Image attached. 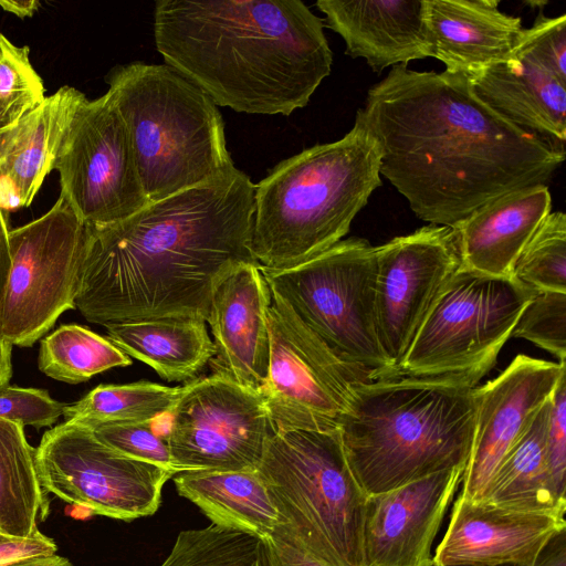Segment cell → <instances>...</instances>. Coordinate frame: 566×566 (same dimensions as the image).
Returning a JSON list of instances; mask_svg holds the SVG:
<instances>
[{
    "label": "cell",
    "instance_id": "6da1fadb",
    "mask_svg": "<svg viewBox=\"0 0 566 566\" xmlns=\"http://www.w3.org/2000/svg\"><path fill=\"white\" fill-rule=\"evenodd\" d=\"M381 151L380 176L429 224L454 227L507 192L546 185L565 148L517 128L464 75L392 66L356 113Z\"/></svg>",
    "mask_w": 566,
    "mask_h": 566
},
{
    "label": "cell",
    "instance_id": "7a4b0ae2",
    "mask_svg": "<svg viewBox=\"0 0 566 566\" xmlns=\"http://www.w3.org/2000/svg\"><path fill=\"white\" fill-rule=\"evenodd\" d=\"M255 184L235 168L147 203L128 218L86 224L75 308L95 324L159 317L207 322L217 282L252 252Z\"/></svg>",
    "mask_w": 566,
    "mask_h": 566
},
{
    "label": "cell",
    "instance_id": "3957f363",
    "mask_svg": "<svg viewBox=\"0 0 566 566\" xmlns=\"http://www.w3.org/2000/svg\"><path fill=\"white\" fill-rule=\"evenodd\" d=\"M154 40L217 106L253 115L305 107L333 63L323 20L301 0H157Z\"/></svg>",
    "mask_w": 566,
    "mask_h": 566
},
{
    "label": "cell",
    "instance_id": "277c9868",
    "mask_svg": "<svg viewBox=\"0 0 566 566\" xmlns=\"http://www.w3.org/2000/svg\"><path fill=\"white\" fill-rule=\"evenodd\" d=\"M474 388L407 376L358 382L339 432L364 492L380 494L467 464Z\"/></svg>",
    "mask_w": 566,
    "mask_h": 566
},
{
    "label": "cell",
    "instance_id": "5b68a950",
    "mask_svg": "<svg viewBox=\"0 0 566 566\" xmlns=\"http://www.w3.org/2000/svg\"><path fill=\"white\" fill-rule=\"evenodd\" d=\"M381 151L363 122L340 139L279 163L255 185L252 252L260 266L282 270L329 249L381 186Z\"/></svg>",
    "mask_w": 566,
    "mask_h": 566
},
{
    "label": "cell",
    "instance_id": "8992f818",
    "mask_svg": "<svg viewBox=\"0 0 566 566\" xmlns=\"http://www.w3.org/2000/svg\"><path fill=\"white\" fill-rule=\"evenodd\" d=\"M107 83L149 202L208 182L234 167L218 106L171 66L118 65Z\"/></svg>",
    "mask_w": 566,
    "mask_h": 566
},
{
    "label": "cell",
    "instance_id": "52a82bcc",
    "mask_svg": "<svg viewBox=\"0 0 566 566\" xmlns=\"http://www.w3.org/2000/svg\"><path fill=\"white\" fill-rule=\"evenodd\" d=\"M258 471L280 514L275 532L332 566H365L368 495L350 469L339 430L274 431Z\"/></svg>",
    "mask_w": 566,
    "mask_h": 566
},
{
    "label": "cell",
    "instance_id": "ba28073f",
    "mask_svg": "<svg viewBox=\"0 0 566 566\" xmlns=\"http://www.w3.org/2000/svg\"><path fill=\"white\" fill-rule=\"evenodd\" d=\"M260 268L271 293L339 360L366 380L396 377L377 333L376 247L352 237L297 265Z\"/></svg>",
    "mask_w": 566,
    "mask_h": 566
},
{
    "label": "cell",
    "instance_id": "9c48e42d",
    "mask_svg": "<svg viewBox=\"0 0 566 566\" xmlns=\"http://www.w3.org/2000/svg\"><path fill=\"white\" fill-rule=\"evenodd\" d=\"M536 293L514 276L493 277L460 266L429 311L398 376L476 387Z\"/></svg>",
    "mask_w": 566,
    "mask_h": 566
},
{
    "label": "cell",
    "instance_id": "30bf717a",
    "mask_svg": "<svg viewBox=\"0 0 566 566\" xmlns=\"http://www.w3.org/2000/svg\"><path fill=\"white\" fill-rule=\"evenodd\" d=\"M86 243L84 223L60 196L41 217L9 231L11 268L0 302V337L31 347L75 308Z\"/></svg>",
    "mask_w": 566,
    "mask_h": 566
},
{
    "label": "cell",
    "instance_id": "8fae6325",
    "mask_svg": "<svg viewBox=\"0 0 566 566\" xmlns=\"http://www.w3.org/2000/svg\"><path fill=\"white\" fill-rule=\"evenodd\" d=\"M271 296L269 368L259 394L273 432L339 430L355 386L368 380L339 360L282 298Z\"/></svg>",
    "mask_w": 566,
    "mask_h": 566
},
{
    "label": "cell",
    "instance_id": "7c38bea8",
    "mask_svg": "<svg viewBox=\"0 0 566 566\" xmlns=\"http://www.w3.org/2000/svg\"><path fill=\"white\" fill-rule=\"evenodd\" d=\"M35 463L48 494L122 521L155 514L165 483L176 475L109 448L85 426L65 421L44 432Z\"/></svg>",
    "mask_w": 566,
    "mask_h": 566
},
{
    "label": "cell",
    "instance_id": "4fadbf2b",
    "mask_svg": "<svg viewBox=\"0 0 566 566\" xmlns=\"http://www.w3.org/2000/svg\"><path fill=\"white\" fill-rule=\"evenodd\" d=\"M53 169L60 196L86 224H111L149 203L127 128L107 92L82 102Z\"/></svg>",
    "mask_w": 566,
    "mask_h": 566
},
{
    "label": "cell",
    "instance_id": "5bb4252c",
    "mask_svg": "<svg viewBox=\"0 0 566 566\" xmlns=\"http://www.w3.org/2000/svg\"><path fill=\"white\" fill-rule=\"evenodd\" d=\"M165 438L181 471L256 470L273 429L258 391L221 371L182 386Z\"/></svg>",
    "mask_w": 566,
    "mask_h": 566
},
{
    "label": "cell",
    "instance_id": "9a60e30c",
    "mask_svg": "<svg viewBox=\"0 0 566 566\" xmlns=\"http://www.w3.org/2000/svg\"><path fill=\"white\" fill-rule=\"evenodd\" d=\"M375 310L381 350L398 376L419 328L461 266L452 227L428 224L376 247Z\"/></svg>",
    "mask_w": 566,
    "mask_h": 566
},
{
    "label": "cell",
    "instance_id": "2e32d148",
    "mask_svg": "<svg viewBox=\"0 0 566 566\" xmlns=\"http://www.w3.org/2000/svg\"><path fill=\"white\" fill-rule=\"evenodd\" d=\"M564 373L566 363L520 354L497 377L474 388V432L460 491L464 497H481Z\"/></svg>",
    "mask_w": 566,
    "mask_h": 566
},
{
    "label": "cell",
    "instance_id": "e0dca14e",
    "mask_svg": "<svg viewBox=\"0 0 566 566\" xmlns=\"http://www.w3.org/2000/svg\"><path fill=\"white\" fill-rule=\"evenodd\" d=\"M465 464L368 496L363 528L365 566H433L437 534Z\"/></svg>",
    "mask_w": 566,
    "mask_h": 566
},
{
    "label": "cell",
    "instance_id": "ac0fdd59",
    "mask_svg": "<svg viewBox=\"0 0 566 566\" xmlns=\"http://www.w3.org/2000/svg\"><path fill=\"white\" fill-rule=\"evenodd\" d=\"M565 515L504 509L457 495L433 566H535Z\"/></svg>",
    "mask_w": 566,
    "mask_h": 566
},
{
    "label": "cell",
    "instance_id": "d6986e66",
    "mask_svg": "<svg viewBox=\"0 0 566 566\" xmlns=\"http://www.w3.org/2000/svg\"><path fill=\"white\" fill-rule=\"evenodd\" d=\"M271 298L259 263H242L214 285L207 319L216 347V371L258 392L269 368Z\"/></svg>",
    "mask_w": 566,
    "mask_h": 566
},
{
    "label": "cell",
    "instance_id": "ffe728a7",
    "mask_svg": "<svg viewBox=\"0 0 566 566\" xmlns=\"http://www.w3.org/2000/svg\"><path fill=\"white\" fill-rule=\"evenodd\" d=\"M499 0H424L430 56L446 72L471 77L509 59L524 28L521 18L502 12Z\"/></svg>",
    "mask_w": 566,
    "mask_h": 566
},
{
    "label": "cell",
    "instance_id": "44dd1931",
    "mask_svg": "<svg viewBox=\"0 0 566 566\" xmlns=\"http://www.w3.org/2000/svg\"><path fill=\"white\" fill-rule=\"evenodd\" d=\"M326 25L374 72L430 56L424 0H318Z\"/></svg>",
    "mask_w": 566,
    "mask_h": 566
},
{
    "label": "cell",
    "instance_id": "7402d4cb",
    "mask_svg": "<svg viewBox=\"0 0 566 566\" xmlns=\"http://www.w3.org/2000/svg\"><path fill=\"white\" fill-rule=\"evenodd\" d=\"M86 96L62 86L24 114L0 138V209L11 211L33 201L54 167L71 122Z\"/></svg>",
    "mask_w": 566,
    "mask_h": 566
},
{
    "label": "cell",
    "instance_id": "603a6c76",
    "mask_svg": "<svg viewBox=\"0 0 566 566\" xmlns=\"http://www.w3.org/2000/svg\"><path fill=\"white\" fill-rule=\"evenodd\" d=\"M551 209L547 185L521 188L479 207L452 227L461 266L493 277H512L521 252Z\"/></svg>",
    "mask_w": 566,
    "mask_h": 566
},
{
    "label": "cell",
    "instance_id": "cb8c5ba5",
    "mask_svg": "<svg viewBox=\"0 0 566 566\" xmlns=\"http://www.w3.org/2000/svg\"><path fill=\"white\" fill-rule=\"evenodd\" d=\"M467 78L474 95L506 122L564 147L566 83L544 66L514 51Z\"/></svg>",
    "mask_w": 566,
    "mask_h": 566
},
{
    "label": "cell",
    "instance_id": "d4e9b609",
    "mask_svg": "<svg viewBox=\"0 0 566 566\" xmlns=\"http://www.w3.org/2000/svg\"><path fill=\"white\" fill-rule=\"evenodd\" d=\"M178 493L196 504L212 524L260 537L281 523L268 486L256 470H188L174 475Z\"/></svg>",
    "mask_w": 566,
    "mask_h": 566
},
{
    "label": "cell",
    "instance_id": "484cf974",
    "mask_svg": "<svg viewBox=\"0 0 566 566\" xmlns=\"http://www.w3.org/2000/svg\"><path fill=\"white\" fill-rule=\"evenodd\" d=\"M107 339L168 381H187L216 356L206 321L159 317L105 325Z\"/></svg>",
    "mask_w": 566,
    "mask_h": 566
},
{
    "label": "cell",
    "instance_id": "4316f807",
    "mask_svg": "<svg viewBox=\"0 0 566 566\" xmlns=\"http://www.w3.org/2000/svg\"><path fill=\"white\" fill-rule=\"evenodd\" d=\"M551 398L503 459L478 501L516 511L565 515L566 499L554 482L546 446Z\"/></svg>",
    "mask_w": 566,
    "mask_h": 566
},
{
    "label": "cell",
    "instance_id": "83f0119b",
    "mask_svg": "<svg viewBox=\"0 0 566 566\" xmlns=\"http://www.w3.org/2000/svg\"><path fill=\"white\" fill-rule=\"evenodd\" d=\"M48 513V493L40 483L35 449L27 441L24 426L0 419V532L30 537Z\"/></svg>",
    "mask_w": 566,
    "mask_h": 566
},
{
    "label": "cell",
    "instance_id": "f1b7e54d",
    "mask_svg": "<svg viewBox=\"0 0 566 566\" xmlns=\"http://www.w3.org/2000/svg\"><path fill=\"white\" fill-rule=\"evenodd\" d=\"M182 387H167L140 380L123 385H99L81 400L67 405L63 417L88 428L108 423L147 422L170 415Z\"/></svg>",
    "mask_w": 566,
    "mask_h": 566
},
{
    "label": "cell",
    "instance_id": "f546056e",
    "mask_svg": "<svg viewBox=\"0 0 566 566\" xmlns=\"http://www.w3.org/2000/svg\"><path fill=\"white\" fill-rule=\"evenodd\" d=\"M130 364V357L111 340L77 324L61 325L42 338L38 357L43 374L67 384Z\"/></svg>",
    "mask_w": 566,
    "mask_h": 566
},
{
    "label": "cell",
    "instance_id": "4dcf8cb0",
    "mask_svg": "<svg viewBox=\"0 0 566 566\" xmlns=\"http://www.w3.org/2000/svg\"><path fill=\"white\" fill-rule=\"evenodd\" d=\"M159 566H270L265 538L210 524L181 531Z\"/></svg>",
    "mask_w": 566,
    "mask_h": 566
},
{
    "label": "cell",
    "instance_id": "1f68e13d",
    "mask_svg": "<svg viewBox=\"0 0 566 566\" xmlns=\"http://www.w3.org/2000/svg\"><path fill=\"white\" fill-rule=\"evenodd\" d=\"M513 276L535 292L566 293V217L549 212L521 252Z\"/></svg>",
    "mask_w": 566,
    "mask_h": 566
},
{
    "label": "cell",
    "instance_id": "d6a6232c",
    "mask_svg": "<svg viewBox=\"0 0 566 566\" xmlns=\"http://www.w3.org/2000/svg\"><path fill=\"white\" fill-rule=\"evenodd\" d=\"M29 53V46H17L0 33V104L17 122L45 98Z\"/></svg>",
    "mask_w": 566,
    "mask_h": 566
},
{
    "label": "cell",
    "instance_id": "836d02e7",
    "mask_svg": "<svg viewBox=\"0 0 566 566\" xmlns=\"http://www.w3.org/2000/svg\"><path fill=\"white\" fill-rule=\"evenodd\" d=\"M566 363V293L538 292L522 311L512 332Z\"/></svg>",
    "mask_w": 566,
    "mask_h": 566
},
{
    "label": "cell",
    "instance_id": "e575fe53",
    "mask_svg": "<svg viewBox=\"0 0 566 566\" xmlns=\"http://www.w3.org/2000/svg\"><path fill=\"white\" fill-rule=\"evenodd\" d=\"M151 422L108 423L90 429L101 442L125 455L157 464L176 474L182 472L171 457L166 438L155 432Z\"/></svg>",
    "mask_w": 566,
    "mask_h": 566
},
{
    "label": "cell",
    "instance_id": "d590c367",
    "mask_svg": "<svg viewBox=\"0 0 566 566\" xmlns=\"http://www.w3.org/2000/svg\"><path fill=\"white\" fill-rule=\"evenodd\" d=\"M515 51L566 83V14L547 18L541 12L534 24L523 30Z\"/></svg>",
    "mask_w": 566,
    "mask_h": 566
},
{
    "label": "cell",
    "instance_id": "8d00e7d4",
    "mask_svg": "<svg viewBox=\"0 0 566 566\" xmlns=\"http://www.w3.org/2000/svg\"><path fill=\"white\" fill-rule=\"evenodd\" d=\"M66 406L51 398L43 389L7 386L0 391V419L35 429L51 427L63 416Z\"/></svg>",
    "mask_w": 566,
    "mask_h": 566
},
{
    "label": "cell",
    "instance_id": "74e56055",
    "mask_svg": "<svg viewBox=\"0 0 566 566\" xmlns=\"http://www.w3.org/2000/svg\"><path fill=\"white\" fill-rule=\"evenodd\" d=\"M547 455L554 482L559 493H566V373L551 396L546 436Z\"/></svg>",
    "mask_w": 566,
    "mask_h": 566
},
{
    "label": "cell",
    "instance_id": "f35d334b",
    "mask_svg": "<svg viewBox=\"0 0 566 566\" xmlns=\"http://www.w3.org/2000/svg\"><path fill=\"white\" fill-rule=\"evenodd\" d=\"M56 544L40 531L30 537H17L0 532V566L15 562L55 555Z\"/></svg>",
    "mask_w": 566,
    "mask_h": 566
},
{
    "label": "cell",
    "instance_id": "ab89813d",
    "mask_svg": "<svg viewBox=\"0 0 566 566\" xmlns=\"http://www.w3.org/2000/svg\"><path fill=\"white\" fill-rule=\"evenodd\" d=\"M265 542L270 566H332L277 532Z\"/></svg>",
    "mask_w": 566,
    "mask_h": 566
},
{
    "label": "cell",
    "instance_id": "60d3db41",
    "mask_svg": "<svg viewBox=\"0 0 566 566\" xmlns=\"http://www.w3.org/2000/svg\"><path fill=\"white\" fill-rule=\"evenodd\" d=\"M517 566V565H501ZM535 566H566V530L557 534L545 548Z\"/></svg>",
    "mask_w": 566,
    "mask_h": 566
},
{
    "label": "cell",
    "instance_id": "b9f144b4",
    "mask_svg": "<svg viewBox=\"0 0 566 566\" xmlns=\"http://www.w3.org/2000/svg\"><path fill=\"white\" fill-rule=\"evenodd\" d=\"M12 345L0 337V391L9 386L12 376Z\"/></svg>",
    "mask_w": 566,
    "mask_h": 566
},
{
    "label": "cell",
    "instance_id": "7bdbcfd3",
    "mask_svg": "<svg viewBox=\"0 0 566 566\" xmlns=\"http://www.w3.org/2000/svg\"><path fill=\"white\" fill-rule=\"evenodd\" d=\"M0 7L19 18L31 17L40 7L36 0H0Z\"/></svg>",
    "mask_w": 566,
    "mask_h": 566
},
{
    "label": "cell",
    "instance_id": "ee69618b",
    "mask_svg": "<svg viewBox=\"0 0 566 566\" xmlns=\"http://www.w3.org/2000/svg\"><path fill=\"white\" fill-rule=\"evenodd\" d=\"M6 566H73L71 562L64 557L52 555L46 557L29 558L15 562Z\"/></svg>",
    "mask_w": 566,
    "mask_h": 566
},
{
    "label": "cell",
    "instance_id": "f6af8a7d",
    "mask_svg": "<svg viewBox=\"0 0 566 566\" xmlns=\"http://www.w3.org/2000/svg\"><path fill=\"white\" fill-rule=\"evenodd\" d=\"M17 120L0 104V138Z\"/></svg>",
    "mask_w": 566,
    "mask_h": 566
}]
</instances>
